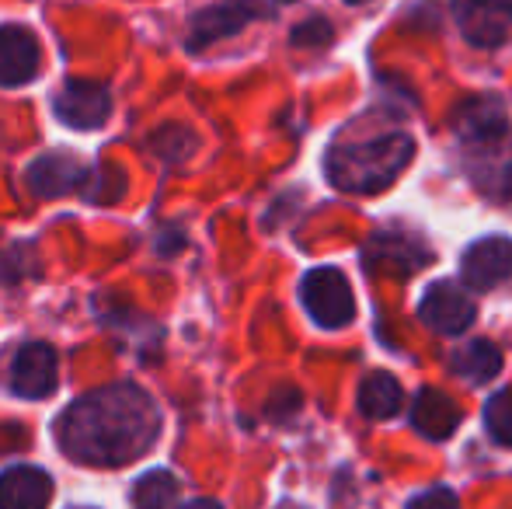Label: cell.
Returning a JSON list of instances; mask_svg holds the SVG:
<instances>
[{
	"mask_svg": "<svg viewBox=\"0 0 512 509\" xmlns=\"http://www.w3.org/2000/svg\"><path fill=\"white\" fill-rule=\"evenodd\" d=\"M161 412L136 384H108L84 394L60 415L56 440L63 454L91 468H119L154 447Z\"/></svg>",
	"mask_w": 512,
	"mask_h": 509,
	"instance_id": "obj_1",
	"label": "cell"
},
{
	"mask_svg": "<svg viewBox=\"0 0 512 509\" xmlns=\"http://www.w3.org/2000/svg\"><path fill=\"white\" fill-rule=\"evenodd\" d=\"M415 157V140L408 133H384L359 143H335L324 157L328 182L342 192H384Z\"/></svg>",
	"mask_w": 512,
	"mask_h": 509,
	"instance_id": "obj_2",
	"label": "cell"
},
{
	"mask_svg": "<svg viewBox=\"0 0 512 509\" xmlns=\"http://www.w3.org/2000/svg\"><path fill=\"white\" fill-rule=\"evenodd\" d=\"M450 126L457 129L467 154H474V171H481V175H474L478 185H485L488 175H499L506 192H512V185H509L512 164H499L492 157L499 147H506V140L512 136V116H509L506 98H499V95L464 98V102L450 112Z\"/></svg>",
	"mask_w": 512,
	"mask_h": 509,
	"instance_id": "obj_3",
	"label": "cell"
},
{
	"mask_svg": "<svg viewBox=\"0 0 512 509\" xmlns=\"http://www.w3.org/2000/svg\"><path fill=\"white\" fill-rule=\"evenodd\" d=\"M300 304L310 314V321L328 328V332L352 325V318H356V293H352L345 272L331 269V265L307 272L300 283Z\"/></svg>",
	"mask_w": 512,
	"mask_h": 509,
	"instance_id": "obj_4",
	"label": "cell"
},
{
	"mask_svg": "<svg viewBox=\"0 0 512 509\" xmlns=\"http://www.w3.org/2000/svg\"><path fill=\"white\" fill-rule=\"evenodd\" d=\"M474 314H478V307H474L471 293L453 279L429 283L418 300V321L439 335H464L474 325Z\"/></svg>",
	"mask_w": 512,
	"mask_h": 509,
	"instance_id": "obj_5",
	"label": "cell"
},
{
	"mask_svg": "<svg viewBox=\"0 0 512 509\" xmlns=\"http://www.w3.org/2000/svg\"><path fill=\"white\" fill-rule=\"evenodd\" d=\"M432 262V252L422 238H415L411 231H401V227H387V231H377L363 248V265L377 272H398V276H411L422 265Z\"/></svg>",
	"mask_w": 512,
	"mask_h": 509,
	"instance_id": "obj_6",
	"label": "cell"
},
{
	"mask_svg": "<svg viewBox=\"0 0 512 509\" xmlns=\"http://www.w3.org/2000/svg\"><path fill=\"white\" fill-rule=\"evenodd\" d=\"M453 21L478 49H495L512 35V0H453Z\"/></svg>",
	"mask_w": 512,
	"mask_h": 509,
	"instance_id": "obj_7",
	"label": "cell"
},
{
	"mask_svg": "<svg viewBox=\"0 0 512 509\" xmlns=\"http://www.w3.org/2000/svg\"><path fill=\"white\" fill-rule=\"evenodd\" d=\"M53 112L70 129H98L112 116V95L98 81H67L56 91Z\"/></svg>",
	"mask_w": 512,
	"mask_h": 509,
	"instance_id": "obj_8",
	"label": "cell"
},
{
	"mask_svg": "<svg viewBox=\"0 0 512 509\" xmlns=\"http://www.w3.org/2000/svg\"><path fill=\"white\" fill-rule=\"evenodd\" d=\"M460 276L474 290H495L499 283H506L512 276V238L492 234L467 245V252L460 255Z\"/></svg>",
	"mask_w": 512,
	"mask_h": 509,
	"instance_id": "obj_9",
	"label": "cell"
},
{
	"mask_svg": "<svg viewBox=\"0 0 512 509\" xmlns=\"http://www.w3.org/2000/svg\"><path fill=\"white\" fill-rule=\"evenodd\" d=\"M265 7L262 0H223L216 7H206L192 18V32H189V49H206L213 42L237 35L248 21L262 18Z\"/></svg>",
	"mask_w": 512,
	"mask_h": 509,
	"instance_id": "obj_10",
	"label": "cell"
},
{
	"mask_svg": "<svg viewBox=\"0 0 512 509\" xmlns=\"http://www.w3.org/2000/svg\"><path fill=\"white\" fill-rule=\"evenodd\" d=\"M42 63V49L32 28L0 25V88H21L35 81Z\"/></svg>",
	"mask_w": 512,
	"mask_h": 509,
	"instance_id": "obj_11",
	"label": "cell"
},
{
	"mask_svg": "<svg viewBox=\"0 0 512 509\" xmlns=\"http://www.w3.org/2000/svg\"><path fill=\"white\" fill-rule=\"evenodd\" d=\"M56 353L46 342H28L14 353L11 363V391L21 398H46L56 391Z\"/></svg>",
	"mask_w": 512,
	"mask_h": 509,
	"instance_id": "obj_12",
	"label": "cell"
},
{
	"mask_svg": "<svg viewBox=\"0 0 512 509\" xmlns=\"http://www.w3.org/2000/svg\"><path fill=\"white\" fill-rule=\"evenodd\" d=\"M88 175L84 164L77 161L74 154L67 150H53V154H42L39 161L28 168V189L42 199H53V196H67V192H84L88 185Z\"/></svg>",
	"mask_w": 512,
	"mask_h": 509,
	"instance_id": "obj_13",
	"label": "cell"
},
{
	"mask_svg": "<svg viewBox=\"0 0 512 509\" xmlns=\"http://www.w3.org/2000/svg\"><path fill=\"white\" fill-rule=\"evenodd\" d=\"M53 499V478L35 464L0 471V509H46Z\"/></svg>",
	"mask_w": 512,
	"mask_h": 509,
	"instance_id": "obj_14",
	"label": "cell"
},
{
	"mask_svg": "<svg viewBox=\"0 0 512 509\" xmlns=\"http://www.w3.org/2000/svg\"><path fill=\"white\" fill-rule=\"evenodd\" d=\"M460 419H464V408H460L450 394L436 391V387L418 391L415 405H411V426H415L425 440H450V436L457 433Z\"/></svg>",
	"mask_w": 512,
	"mask_h": 509,
	"instance_id": "obj_15",
	"label": "cell"
},
{
	"mask_svg": "<svg viewBox=\"0 0 512 509\" xmlns=\"http://www.w3.org/2000/svg\"><path fill=\"white\" fill-rule=\"evenodd\" d=\"M401 401H405V391H401L398 377H391L387 370H373L359 381L356 405L366 419H391L398 415Z\"/></svg>",
	"mask_w": 512,
	"mask_h": 509,
	"instance_id": "obj_16",
	"label": "cell"
},
{
	"mask_svg": "<svg viewBox=\"0 0 512 509\" xmlns=\"http://www.w3.org/2000/svg\"><path fill=\"white\" fill-rule=\"evenodd\" d=\"M499 370H502V353H499V346L488 339H474L450 353V374L464 377V381H471V384L492 381Z\"/></svg>",
	"mask_w": 512,
	"mask_h": 509,
	"instance_id": "obj_17",
	"label": "cell"
},
{
	"mask_svg": "<svg viewBox=\"0 0 512 509\" xmlns=\"http://www.w3.org/2000/svg\"><path fill=\"white\" fill-rule=\"evenodd\" d=\"M178 499V478L164 468H154L133 485V509H171Z\"/></svg>",
	"mask_w": 512,
	"mask_h": 509,
	"instance_id": "obj_18",
	"label": "cell"
},
{
	"mask_svg": "<svg viewBox=\"0 0 512 509\" xmlns=\"http://www.w3.org/2000/svg\"><path fill=\"white\" fill-rule=\"evenodd\" d=\"M485 429L495 443L512 447V391H499L485 405Z\"/></svg>",
	"mask_w": 512,
	"mask_h": 509,
	"instance_id": "obj_19",
	"label": "cell"
},
{
	"mask_svg": "<svg viewBox=\"0 0 512 509\" xmlns=\"http://www.w3.org/2000/svg\"><path fill=\"white\" fill-rule=\"evenodd\" d=\"M408 509H460V499L453 489L436 485V489H425V492H418V496H411Z\"/></svg>",
	"mask_w": 512,
	"mask_h": 509,
	"instance_id": "obj_20",
	"label": "cell"
},
{
	"mask_svg": "<svg viewBox=\"0 0 512 509\" xmlns=\"http://www.w3.org/2000/svg\"><path fill=\"white\" fill-rule=\"evenodd\" d=\"M331 42V25L324 18H310L293 28V46H324Z\"/></svg>",
	"mask_w": 512,
	"mask_h": 509,
	"instance_id": "obj_21",
	"label": "cell"
},
{
	"mask_svg": "<svg viewBox=\"0 0 512 509\" xmlns=\"http://www.w3.org/2000/svg\"><path fill=\"white\" fill-rule=\"evenodd\" d=\"M182 509H223L216 499H192L189 506H182Z\"/></svg>",
	"mask_w": 512,
	"mask_h": 509,
	"instance_id": "obj_22",
	"label": "cell"
},
{
	"mask_svg": "<svg viewBox=\"0 0 512 509\" xmlns=\"http://www.w3.org/2000/svg\"><path fill=\"white\" fill-rule=\"evenodd\" d=\"M276 509H304V506H297V503H283V506H276Z\"/></svg>",
	"mask_w": 512,
	"mask_h": 509,
	"instance_id": "obj_23",
	"label": "cell"
},
{
	"mask_svg": "<svg viewBox=\"0 0 512 509\" xmlns=\"http://www.w3.org/2000/svg\"><path fill=\"white\" fill-rule=\"evenodd\" d=\"M352 4H359V0H352Z\"/></svg>",
	"mask_w": 512,
	"mask_h": 509,
	"instance_id": "obj_24",
	"label": "cell"
}]
</instances>
